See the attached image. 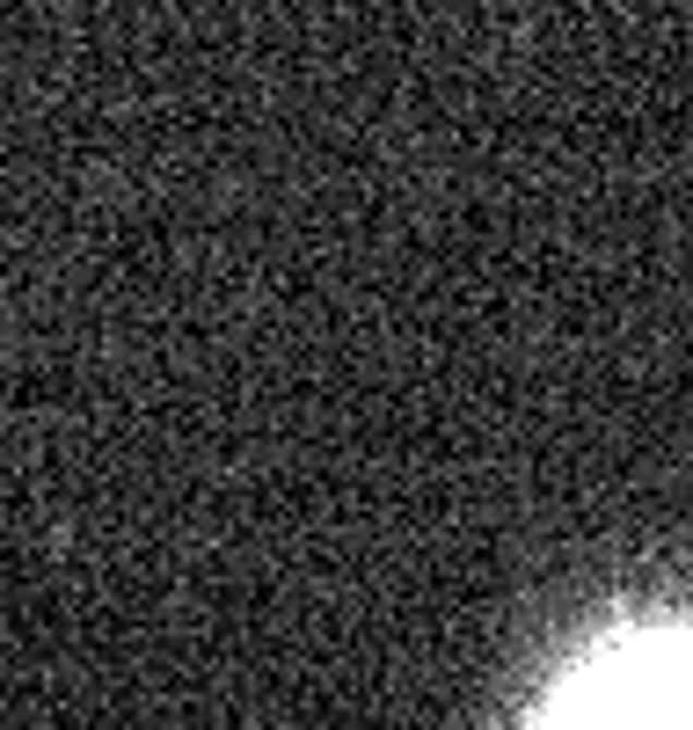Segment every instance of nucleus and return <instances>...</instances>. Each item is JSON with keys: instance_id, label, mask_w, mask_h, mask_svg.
Returning <instances> with one entry per match:
<instances>
[{"instance_id": "obj_1", "label": "nucleus", "mask_w": 693, "mask_h": 730, "mask_svg": "<svg viewBox=\"0 0 693 730\" xmlns=\"http://www.w3.org/2000/svg\"><path fill=\"white\" fill-rule=\"evenodd\" d=\"M548 730H693V650H621L555 702Z\"/></svg>"}]
</instances>
